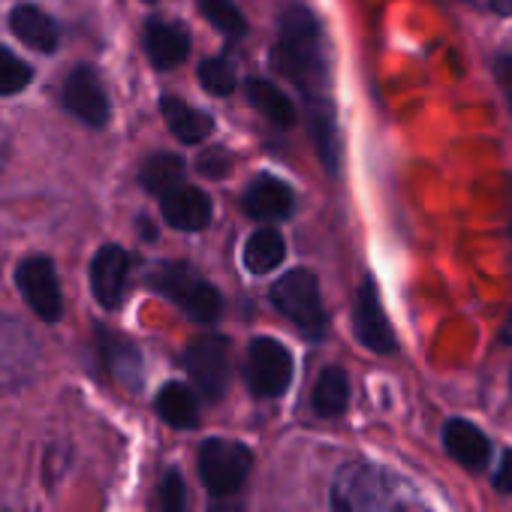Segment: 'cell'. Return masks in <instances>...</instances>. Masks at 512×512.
<instances>
[{"label":"cell","instance_id":"cell-9","mask_svg":"<svg viewBox=\"0 0 512 512\" xmlns=\"http://www.w3.org/2000/svg\"><path fill=\"white\" fill-rule=\"evenodd\" d=\"M64 106L70 115L88 127H103L109 121V97L94 67H76L64 82Z\"/></svg>","mask_w":512,"mask_h":512},{"label":"cell","instance_id":"cell-31","mask_svg":"<svg viewBox=\"0 0 512 512\" xmlns=\"http://www.w3.org/2000/svg\"><path fill=\"white\" fill-rule=\"evenodd\" d=\"M494 488L503 494H512V452H503V461L494 470Z\"/></svg>","mask_w":512,"mask_h":512},{"label":"cell","instance_id":"cell-7","mask_svg":"<svg viewBox=\"0 0 512 512\" xmlns=\"http://www.w3.org/2000/svg\"><path fill=\"white\" fill-rule=\"evenodd\" d=\"M229 365H232L229 362V344H226V338H217V335L193 341L184 353V368H187L193 386L208 401H217L226 392Z\"/></svg>","mask_w":512,"mask_h":512},{"label":"cell","instance_id":"cell-36","mask_svg":"<svg viewBox=\"0 0 512 512\" xmlns=\"http://www.w3.org/2000/svg\"><path fill=\"white\" fill-rule=\"evenodd\" d=\"M148 4H154V0H148Z\"/></svg>","mask_w":512,"mask_h":512},{"label":"cell","instance_id":"cell-26","mask_svg":"<svg viewBox=\"0 0 512 512\" xmlns=\"http://www.w3.org/2000/svg\"><path fill=\"white\" fill-rule=\"evenodd\" d=\"M199 82L214 97H229L235 91V85H238L235 70H232V64L226 58H205L199 64Z\"/></svg>","mask_w":512,"mask_h":512},{"label":"cell","instance_id":"cell-13","mask_svg":"<svg viewBox=\"0 0 512 512\" xmlns=\"http://www.w3.org/2000/svg\"><path fill=\"white\" fill-rule=\"evenodd\" d=\"M163 220L181 232H196L211 223V199L190 184H178L175 190L160 196Z\"/></svg>","mask_w":512,"mask_h":512},{"label":"cell","instance_id":"cell-6","mask_svg":"<svg viewBox=\"0 0 512 512\" xmlns=\"http://www.w3.org/2000/svg\"><path fill=\"white\" fill-rule=\"evenodd\" d=\"M247 386L256 398H281L293 383V356L275 338H253L244 365Z\"/></svg>","mask_w":512,"mask_h":512},{"label":"cell","instance_id":"cell-25","mask_svg":"<svg viewBox=\"0 0 512 512\" xmlns=\"http://www.w3.org/2000/svg\"><path fill=\"white\" fill-rule=\"evenodd\" d=\"M34 79V70L16 58L10 49L0 46V97H13V94H22Z\"/></svg>","mask_w":512,"mask_h":512},{"label":"cell","instance_id":"cell-3","mask_svg":"<svg viewBox=\"0 0 512 512\" xmlns=\"http://www.w3.org/2000/svg\"><path fill=\"white\" fill-rule=\"evenodd\" d=\"M151 284L157 293H163L166 299H172L187 317L211 323L220 317V293L190 266L184 263H166L151 275Z\"/></svg>","mask_w":512,"mask_h":512},{"label":"cell","instance_id":"cell-12","mask_svg":"<svg viewBox=\"0 0 512 512\" xmlns=\"http://www.w3.org/2000/svg\"><path fill=\"white\" fill-rule=\"evenodd\" d=\"M296 208V193L275 175L253 178L244 190V211L256 220H287Z\"/></svg>","mask_w":512,"mask_h":512},{"label":"cell","instance_id":"cell-1","mask_svg":"<svg viewBox=\"0 0 512 512\" xmlns=\"http://www.w3.org/2000/svg\"><path fill=\"white\" fill-rule=\"evenodd\" d=\"M272 64L308 100H317L323 94L326 79H329L326 43H323V28L308 7L293 4L284 10L278 43L272 49Z\"/></svg>","mask_w":512,"mask_h":512},{"label":"cell","instance_id":"cell-21","mask_svg":"<svg viewBox=\"0 0 512 512\" xmlns=\"http://www.w3.org/2000/svg\"><path fill=\"white\" fill-rule=\"evenodd\" d=\"M157 413L172 428H193L199 422V401L196 392L184 383H166L157 392Z\"/></svg>","mask_w":512,"mask_h":512},{"label":"cell","instance_id":"cell-22","mask_svg":"<svg viewBox=\"0 0 512 512\" xmlns=\"http://www.w3.org/2000/svg\"><path fill=\"white\" fill-rule=\"evenodd\" d=\"M314 410L320 416H341L347 410V401H350V380L341 368L329 365L320 377H317V386H314Z\"/></svg>","mask_w":512,"mask_h":512},{"label":"cell","instance_id":"cell-5","mask_svg":"<svg viewBox=\"0 0 512 512\" xmlns=\"http://www.w3.org/2000/svg\"><path fill=\"white\" fill-rule=\"evenodd\" d=\"M250 449L235 440H205L199 446V476L205 488L217 497H232L241 491L247 473H250Z\"/></svg>","mask_w":512,"mask_h":512},{"label":"cell","instance_id":"cell-17","mask_svg":"<svg viewBox=\"0 0 512 512\" xmlns=\"http://www.w3.org/2000/svg\"><path fill=\"white\" fill-rule=\"evenodd\" d=\"M308 127H311V136H314L323 166L335 175L338 157H341V139H338V121H335L332 103L326 97L308 100Z\"/></svg>","mask_w":512,"mask_h":512},{"label":"cell","instance_id":"cell-15","mask_svg":"<svg viewBox=\"0 0 512 512\" xmlns=\"http://www.w3.org/2000/svg\"><path fill=\"white\" fill-rule=\"evenodd\" d=\"M10 28H13V34H16L28 49L43 52V55H52V52L58 49V43H61V28H58V22H55L49 13H43L40 7H34V4L16 7L13 16H10Z\"/></svg>","mask_w":512,"mask_h":512},{"label":"cell","instance_id":"cell-33","mask_svg":"<svg viewBox=\"0 0 512 512\" xmlns=\"http://www.w3.org/2000/svg\"><path fill=\"white\" fill-rule=\"evenodd\" d=\"M7 154H10V136H7V127L0 124V169L7 163Z\"/></svg>","mask_w":512,"mask_h":512},{"label":"cell","instance_id":"cell-16","mask_svg":"<svg viewBox=\"0 0 512 512\" xmlns=\"http://www.w3.org/2000/svg\"><path fill=\"white\" fill-rule=\"evenodd\" d=\"M145 52L157 70H172L184 64L190 55V37L181 25L172 22H148L145 25Z\"/></svg>","mask_w":512,"mask_h":512},{"label":"cell","instance_id":"cell-35","mask_svg":"<svg viewBox=\"0 0 512 512\" xmlns=\"http://www.w3.org/2000/svg\"><path fill=\"white\" fill-rule=\"evenodd\" d=\"M0 512H13V509H0Z\"/></svg>","mask_w":512,"mask_h":512},{"label":"cell","instance_id":"cell-2","mask_svg":"<svg viewBox=\"0 0 512 512\" xmlns=\"http://www.w3.org/2000/svg\"><path fill=\"white\" fill-rule=\"evenodd\" d=\"M332 512H407V485L371 461H347L329 491Z\"/></svg>","mask_w":512,"mask_h":512},{"label":"cell","instance_id":"cell-23","mask_svg":"<svg viewBox=\"0 0 512 512\" xmlns=\"http://www.w3.org/2000/svg\"><path fill=\"white\" fill-rule=\"evenodd\" d=\"M139 181L148 193L163 196V193L175 190L178 184H184V160L175 154H154L151 160H145Z\"/></svg>","mask_w":512,"mask_h":512},{"label":"cell","instance_id":"cell-10","mask_svg":"<svg viewBox=\"0 0 512 512\" xmlns=\"http://www.w3.org/2000/svg\"><path fill=\"white\" fill-rule=\"evenodd\" d=\"M353 329L356 338L374 350V353H392L395 350V335L392 326L386 320V311L380 305V293L377 284L371 278H365V284L356 293V308H353Z\"/></svg>","mask_w":512,"mask_h":512},{"label":"cell","instance_id":"cell-14","mask_svg":"<svg viewBox=\"0 0 512 512\" xmlns=\"http://www.w3.org/2000/svg\"><path fill=\"white\" fill-rule=\"evenodd\" d=\"M443 446L467 470H485L488 461H491L488 437L476 425H470L464 419H449L443 425Z\"/></svg>","mask_w":512,"mask_h":512},{"label":"cell","instance_id":"cell-11","mask_svg":"<svg viewBox=\"0 0 512 512\" xmlns=\"http://www.w3.org/2000/svg\"><path fill=\"white\" fill-rule=\"evenodd\" d=\"M127 275H130V253L118 244H106L97 250L94 263H91V290L94 299L103 308H118L124 299V287H127Z\"/></svg>","mask_w":512,"mask_h":512},{"label":"cell","instance_id":"cell-4","mask_svg":"<svg viewBox=\"0 0 512 512\" xmlns=\"http://www.w3.org/2000/svg\"><path fill=\"white\" fill-rule=\"evenodd\" d=\"M272 302L305 335L320 338L326 332V308H323V296H320V284H317L314 272H308V269L287 272L272 287Z\"/></svg>","mask_w":512,"mask_h":512},{"label":"cell","instance_id":"cell-24","mask_svg":"<svg viewBox=\"0 0 512 512\" xmlns=\"http://www.w3.org/2000/svg\"><path fill=\"white\" fill-rule=\"evenodd\" d=\"M199 13L214 31H220L229 40H241L247 34V22L232 0H199Z\"/></svg>","mask_w":512,"mask_h":512},{"label":"cell","instance_id":"cell-29","mask_svg":"<svg viewBox=\"0 0 512 512\" xmlns=\"http://www.w3.org/2000/svg\"><path fill=\"white\" fill-rule=\"evenodd\" d=\"M494 79L503 88L506 103L512 106V55H497L494 58Z\"/></svg>","mask_w":512,"mask_h":512},{"label":"cell","instance_id":"cell-19","mask_svg":"<svg viewBox=\"0 0 512 512\" xmlns=\"http://www.w3.org/2000/svg\"><path fill=\"white\" fill-rule=\"evenodd\" d=\"M284 256H287L284 235L272 226H263L244 241L241 263L250 275H269L272 269H278L284 263Z\"/></svg>","mask_w":512,"mask_h":512},{"label":"cell","instance_id":"cell-27","mask_svg":"<svg viewBox=\"0 0 512 512\" xmlns=\"http://www.w3.org/2000/svg\"><path fill=\"white\" fill-rule=\"evenodd\" d=\"M106 362L112 365V371H115V377H118L121 383L139 386V377H142L139 353H136L127 341L115 338V344H106Z\"/></svg>","mask_w":512,"mask_h":512},{"label":"cell","instance_id":"cell-8","mask_svg":"<svg viewBox=\"0 0 512 512\" xmlns=\"http://www.w3.org/2000/svg\"><path fill=\"white\" fill-rule=\"evenodd\" d=\"M16 284L25 296V302L37 311V317L55 323L64 311V299H61V284H58V272L49 256H28V260L19 263L16 272Z\"/></svg>","mask_w":512,"mask_h":512},{"label":"cell","instance_id":"cell-30","mask_svg":"<svg viewBox=\"0 0 512 512\" xmlns=\"http://www.w3.org/2000/svg\"><path fill=\"white\" fill-rule=\"evenodd\" d=\"M199 169H202L205 175H211V178L226 175V169H229V157H226L223 151H208V154L199 160Z\"/></svg>","mask_w":512,"mask_h":512},{"label":"cell","instance_id":"cell-32","mask_svg":"<svg viewBox=\"0 0 512 512\" xmlns=\"http://www.w3.org/2000/svg\"><path fill=\"white\" fill-rule=\"evenodd\" d=\"M491 13H497L500 19H512V0H488Z\"/></svg>","mask_w":512,"mask_h":512},{"label":"cell","instance_id":"cell-20","mask_svg":"<svg viewBox=\"0 0 512 512\" xmlns=\"http://www.w3.org/2000/svg\"><path fill=\"white\" fill-rule=\"evenodd\" d=\"M244 91H247L250 106L256 112H263L275 127L287 130V127L296 124V106H293V100L281 88H275L272 82H266V79H250L244 85Z\"/></svg>","mask_w":512,"mask_h":512},{"label":"cell","instance_id":"cell-28","mask_svg":"<svg viewBox=\"0 0 512 512\" xmlns=\"http://www.w3.org/2000/svg\"><path fill=\"white\" fill-rule=\"evenodd\" d=\"M160 509L163 512H184V479L178 470H169L160 485Z\"/></svg>","mask_w":512,"mask_h":512},{"label":"cell","instance_id":"cell-34","mask_svg":"<svg viewBox=\"0 0 512 512\" xmlns=\"http://www.w3.org/2000/svg\"><path fill=\"white\" fill-rule=\"evenodd\" d=\"M503 344H512V317H509L506 326H503Z\"/></svg>","mask_w":512,"mask_h":512},{"label":"cell","instance_id":"cell-18","mask_svg":"<svg viewBox=\"0 0 512 512\" xmlns=\"http://www.w3.org/2000/svg\"><path fill=\"white\" fill-rule=\"evenodd\" d=\"M160 112H163L166 127L187 145H196V142L208 139L211 130H214V121H211L208 112H202V109H196V106H190V103H184L178 97H163Z\"/></svg>","mask_w":512,"mask_h":512}]
</instances>
